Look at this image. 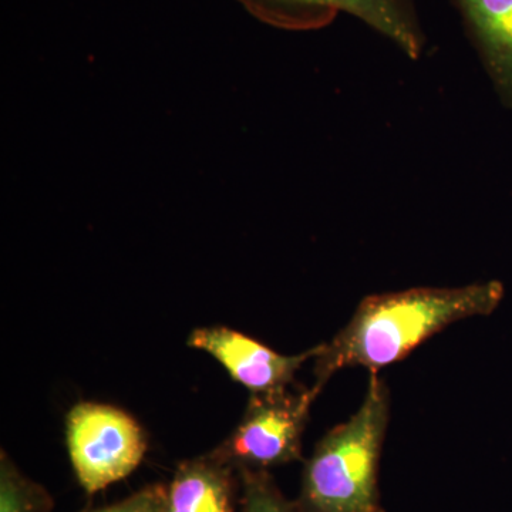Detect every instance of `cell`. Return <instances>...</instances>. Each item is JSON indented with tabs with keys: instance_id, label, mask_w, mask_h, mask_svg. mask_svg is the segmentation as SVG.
Returning a JSON list of instances; mask_svg holds the SVG:
<instances>
[{
	"instance_id": "52a82bcc",
	"label": "cell",
	"mask_w": 512,
	"mask_h": 512,
	"mask_svg": "<svg viewBox=\"0 0 512 512\" xmlns=\"http://www.w3.org/2000/svg\"><path fill=\"white\" fill-rule=\"evenodd\" d=\"M501 104L512 110V0H451Z\"/></svg>"
},
{
	"instance_id": "277c9868",
	"label": "cell",
	"mask_w": 512,
	"mask_h": 512,
	"mask_svg": "<svg viewBox=\"0 0 512 512\" xmlns=\"http://www.w3.org/2000/svg\"><path fill=\"white\" fill-rule=\"evenodd\" d=\"M66 440L77 481L90 495L130 476L147 451L140 424L110 404H76L66 417Z\"/></svg>"
},
{
	"instance_id": "30bf717a",
	"label": "cell",
	"mask_w": 512,
	"mask_h": 512,
	"mask_svg": "<svg viewBox=\"0 0 512 512\" xmlns=\"http://www.w3.org/2000/svg\"><path fill=\"white\" fill-rule=\"evenodd\" d=\"M241 508L239 512H299L286 500L268 471L239 470Z\"/></svg>"
},
{
	"instance_id": "3957f363",
	"label": "cell",
	"mask_w": 512,
	"mask_h": 512,
	"mask_svg": "<svg viewBox=\"0 0 512 512\" xmlns=\"http://www.w3.org/2000/svg\"><path fill=\"white\" fill-rule=\"evenodd\" d=\"M320 390L251 394L234 433L214 453L235 470L268 471L301 460L302 437Z\"/></svg>"
},
{
	"instance_id": "8992f818",
	"label": "cell",
	"mask_w": 512,
	"mask_h": 512,
	"mask_svg": "<svg viewBox=\"0 0 512 512\" xmlns=\"http://www.w3.org/2000/svg\"><path fill=\"white\" fill-rule=\"evenodd\" d=\"M187 345L214 357L231 379L251 394L278 392L291 386L298 370L315 359L322 348L318 345L299 355L285 356L227 326L195 329Z\"/></svg>"
},
{
	"instance_id": "6da1fadb",
	"label": "cell",
	"mask_w": 512,
	"mask_h": 512,
	"mask_svg": "<svg viewBox=\"0 0 512 512\" xmlns=\"http://www.w3.org/2000/svg\"><path fill=\"white\" fill-rule=\"evenodd\" d=\"M504 298L498 281L458 288H413L363 299L348 325L315 357L316 382L322 392L330 377L345 367L369 373L400 362L421 343L460 320L491 315Z\"/></svg>"
},
{
	"instance_id": "8fae6325",
	"label": "cell",
	"mask_w": 512,
	"mask_h": 512,
	"mask_svg": "<svg viewBox=\"0 0 512 512\" xmlns=\"http://www.w3.org/2000/svg\"><path fill=\"white\" fill-rule=\"evenodd\" d=\"M163 485H151L119 503L86 512H163Z\"/></svg>"
},
{
	"instance_id": "9c48e42d",
	"label": "cell",
	"mask_w": 512,
	"mask_h": 512,
	"mask_svg": "<svg viewBox=\"0 0 512 512\" xmlns=\"http://www.w3.org/2000/svg\"><path fill=\"white\" fill-rule=\"evenodd\" d=\"M45 488L29 480L2 451L0 457V512H52Z\"/></svg>"
},
{
	"instance_id": "7a4b0ae2",
	"label": "cell",
	"mask_w": 512,
	"mask_h": 512,
	"mask_svg": "<svg viewBox=\"0 0 512 512\" xmlns=\"http://www.w3.org/2000/svg\"><path fill=\"white\" fill-rule=\"evenodd\" d=\"M389 414V389L370 373L362 406L323 436L306 461L299 512H386L377 478Z\"/></svg>"
},
{
	"instance_id": "ba28073f",
	"label": "cell",
	"mask_w": 512,
	"mask_h": 512,
	"mask_svg": "<svg viewBox=\"0 0 512 512\" xmlns=\"http://www.w3.org/2000/svg\"><path fill=\"white\" fill-rule=\"evenodd\" d=\"M238 471L212 451L184 461L164 487L163 512H239Z\"/></svg>"
},
{
	"instance_id": "5b68a950",
	"label": "cell",
	"mask_w": 512,
	"mask_h": 512,
	"mask_svg": "<svg viewBox=\"0 0 512 512\" xmlns=\"http://www.w3.org/2000/svg\"><path fill=\"white\" fill-rule=\"evenodd\" d=\"M256 16L276 28H325L340 13L353 16L389 39L412 60H419L427 37L416 0H239Z\"/></svg>"
}]
</instances>
